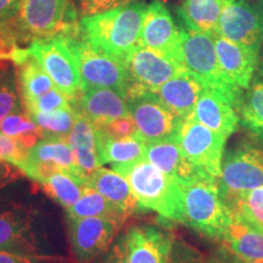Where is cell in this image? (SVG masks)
Returning a JSON list of instances; mask_svg holds the SVG:
<instances>
[{"label": "cell", "mask_w": 263, "mask_h": 263, "mask_svg": "<svg viewBox=\"0 0 263 263\" xmlns=\"http://www.w3.org/2000/svg\"><path fill=\"white\" fill-rule=\"evenodd\" d=\"M0 263H76L72 258L48 254H15L0 251Z\"/></svg>", "instance_id": "40"}, {"label": "cell", "mask_w": 263, "mask_h": 263, "mask_svg": "<svg viewBox=\"0 0 263 263\" xmlns=\"http://www.w3.org/2000/svg\"><path fill=\"white\" fill-rule=\"evenodd\" d=\"M72 0H21L12 27L20 42L39 41L80 31Z\"/></svg>", "instance_id": "5"}, {"label": "cell", "mask_w": 263, "mask_h": 263, "mask_svg": "<svg viewBox=\"0 0 263 263\" xmlns=\"http://www.w3.org/2000/svg\"><path fill=\"white\" fill-rule=\"evenodd\" d=\"M95 129L99 133L111 138H124L139 134L138 133L136 122H134L132 116L116 118V120L111 121V122L104 124L101 127L95 128Z\"/></svg>", "instance_id": "42"}, {"label": "cell", "mask_w": 263, "mask_h": 263, "mask_svg": "<svg viewBox=\"0 0 263 263\" xmlns=\"http://www.w3.org/2000/svg\"><path fill=\"white\" fill-rule=\"evenodd\" d=\"M177 139L184 155L200 172L211 178H219L228 138L190 117L183 121Z\"/></svg>", "instance_id": "9"}, {"label": "cell", "mask_w": 263, "mask_h": 263, "mask_svg": "<svg viewBox=\"0 0 263 263\" xmlns=\"http://www.w3.org/2000/svg\"><path fill=\"white\" fill-rule=\"evenodd\" d=\"M73 108L95 128L116 118L130 116L127 99L111 88H83L73 100Z\"/></svg>", "instance_id": "18"}, {"label": "cell", "mask_w": 263, "mask_h": 263, "mask_svg": "<svg viewBox=\"0 0 263 263\" xmlns=\"http://www.w3.org/2000/svg\"><path fill=\"white\" fill-rule=\"evenodd\" d=\"M66 211H67V218L108 217V218H116L124 222L115 211L112 205L90 185H84L81 199Z\"/></svg>", "instance_id": "34"}, {"label": "cell", "mask_w": 263, "mask_h": 263, "mask_svg": "<svg viewBox=\"0 0 263 263\" xmlns=\"http://www.w3.org/2000/svg\"><path fill=\"white\" fill-rule=\"evenodd\" d=\"M145 160L157 167L179 185L188 184L205 176L184 155L178 139L147 143Z\"/></svg>", "instance_id": "21"}, {"label": "cell", "mask_w": 263, "mask_h": 263, "mask_svg": "<svg viewBox=\"0 0 263 263\" xmlns=\"http://www.w3.org/2000/svg\"><path fill=\"white\" fill-rule=\"evenodd\" d=\"M193 117L227 138L233 136L240 124L238 106L219 91L210 88H205L200 95Z\"/></svg>", "instance_id": "20"}, {"label": "cell", "mask_w": 263, "mask_h": 263, "mask_svg": "<svg viewBox=\"0 0 263 263\" xmlns=\"http://www.w3.org/2000/svg\"><path fill=\"white\" fill-rule=\"evenodd\" d=\"M216 34L259 52L263 44V0H229Z\"/></svg>", "instance_id": "13"}, {"label": "cell", "mask_w": 263, "mask_h": 263, "mask_svg": "<svg viewBox=\"0 0 263 263\" xmlns=\"http://www.w3.org/2000/svg\"><path fill=\"white\" fill-rule=\"evenodd\" d=\"M263 185V149L251 143H241L227 151L218 178L221 195L229 203L250 190Z\"/></svg>", "instance_id": "8"}, {"label": "cell", "mask_w": 263, "mask_h": 263, "mask_svg": "<svg viewBox=\"0 0 263 263\" xmlns=\"http://www.w3.org/2000/svg\"><path fill=\"white\" fill-rule=\"evenodd\" d=\"M146 6L139 2L98 15L83 16L80 21L81 33L97 48L124 61L139 45Z\"/></svg>", "instance_id": "1"}, {"label": "cell", "mask_w": 263, "mask_h": 263, "mask_svg": "<svg viewBox=\"0 0 263 263\" xmlns=\"http://www.w3.org/2000/svg\"><path fill=\"white\" fill-rule=\"evenodd\" d=\"M228 207L234 218L263 233V185L240 194Z\"/></svg>", "instance_id": "33"}, {"label": "cell", "mask_w": 263, "mask_h": 263, "mask_svg": "<svg viewBox=\"0 0 263 263\" xmlns=\"http://www.w3.org/2000/svg\"><path fill=\"white\" fill-rule=\"evenodd\" d=\"M33 212L27 207H0V251L15 254H42L32 229Z\"/></svg>", "instance_id": "16"}, {"label": "cell", "mask_w": 263, "mask_h": 263, "mask_svg": "<svg viewBox=\"0 0 263 263\" xmlns=\"http://www.w3.org/2000/svg\"><path fill=\"white\" fill-rule=\"evenodd\" d=\"M27 50L50 76L58 89L74 100L82 90V78L77 57L68 35L33 41L29 43Z\"/></svg>", "instance_id": "7"}, {"label": "cell", "mask_w": 263, "mask_h": 263, "mask_svg": "<svg viewBox=\"0 0 263 263\" xmlns=\"http://www.w3.org/2000/svg\"><path fill=\"white\" fill-rule=\"evenodd\" d=\"M203 89L205 87L201 82L184 71L167 81L162 87H160L156 94L170 110H172L184 121L193 117L196 104Z\"/></svg>", "instance_id": "25"}, {"label": "cell", "mask_w": 263, "mask_h": 263, "mask_svg": "<svg viewBox=\"0 0 263 263\" xmlns=\"http://www.w3.org/2000/svg\"><path fill=\"white\" fill-rule=\"evenodd\" d=\"M25 110L20 94L17 71L12 62H0V123L9 115Z\"/></svg>", "instance_id": "32"}, {"label": "cell", "mask_w": 263, "mask_h": 263, "mask_svg": "<svg viewBox=\"0 0 263 263\" xmlns=\"http://www.w3.org/2000/svg\"><path fill=\"white\" fill-rule=\"evenodd\" d=\"M98 154L103 166H110L112 171L121 173L127 167L145 159L147 143L139 134L124 138H111L99 133Z\"/></svg>", "instance_id": "24"}, {"label": "cell", "mask_w": 263, "mask_h": 263, "mask_svg": "<svg viewBox=\"0 0 263 263\" xmlns=\"http://www.w3.org/2000/svg\"><path fill=\"white\" fill-rule=\"evenodd\" d=\"M89 185L103 195L112 205L115 211L126 222L140 210H143L138 202L129 182L122 174L101 167L91 177Z\"/></svg>", "instance_id": "23"}, {"label": "cell", "mask_w": 263, "mask_h": 263, "mask_svg": "<svg viewBox=\"0 0 263 263\" xmlns=\"http://www.w3.org/2000/svg\"><path fill=\"white\" fill-rule=\"evenodd\" d=\"M174 238L161 227L132 226L126 232L128 263H168Z\"/></svg>", "instance_id": "17"}, {"label": "cell", "mask_w": 263, "mask_h": 263, "mask_svg": "<svg viewBox=\"0 0 263 263\" xmlns=\"http://www.w3.org/2000/svg\"><path fill=\"white\" fill-rule=\"evenodd\" d=\"M184 199V222L206 238L222 241L234 221L219 192L218 179L201 177L180 185Z\"/></svg>", "instance_id": "2"}, {"label": "cell", "mask_w": 263, "mask_h": 263, "mask_svg": "<svg viewBox=\"0 0 263 263\" xmlns=\"http://www.w3.org/2000/svg\"><path fill=\"white\" fill-rule=\"evenodd\" d=\"M0 133L20 141L29 150L44 138L42 128L26 110L9 115L0 123Z\"/></svg>", "instance_id": "31"}, {"label": "cell", "mask_w": 263, "mask_h": 263, "mask_svg": "<svg viewBox=\"0 0 263 263\" xmlns=\"http://www.w3.org/2000/svg\"><path fill=\"white\" fill-rule=\"evenodd\" d=\"M21 0H0V21L12 26L18 14Z\"/></svg>", "instance_id": "45"}, {"label": "cell", "mask_w": 263, "mask_h": 263, "mask_svg": "<svg viewBox=\"0 0 263 263\" xmlns=\"http://www.w3.org/2000/svg\"><path fill=\"white\" fill-rule=\"evenodd\" d=\"M27 48L21 47V42L10 24L0 21V62H12L17 66L28 57Z\"/></svg>", "instance_id": "36"}, {"label": "cell", "mask_w": 263, "mask_h": 263, "mask_svg": "<svg viewBox=\"0 0 263 263\" xmlns=\"http://www.w3.org/2000/svg\"><path fill=\"white\" fill-rule=\"evenodd\" d=\"M139 2L140 0H77V5L78 12L83 17V16L98 15Z\"/></svg>", "instance_id": "41"}, {"label": "cell", "mask_w": 263, "mask_h": 263, "mask_svg": "<svg viewBox=\"0 0 263 263\" xmlns=\"http://www.w3.org/2000/svg\"><path fill=\"white\" fill-rule=\"evenodd\" d=\"M240 124L252 137L263 141V81L255 80L239 104Z\"/></svg>", "instance_id": "29"}, {"label": "cell", "mask_w": 263, "mask_h": 263, "mask_svg": "<svg viewBox=\"0 0 263 263\" xmlns=\"http://www.w3.org/2000/svg\"><path fill=\"white\" fill-rule=\"evenodd\" d=\"M229 0H183L177 14L183 28L216 34L219 18Z\"/></svg>", "instance_id": "26"}, {"label": "cell", "mask_w": 263, "mask_h": 263, "mask_svg": "<svg viewBox=\"0 0 263 263\" xmlns=\"http://www.w3.org/2000/svg\"><path fill=\"white\" fill-rule=\"evenodd\" d=\"M72 259L93 263L105 254L120 234L124 222L108 217L67 218Z\"/></svg>", "instance_id": "11"}, {"label": "cell", "mask_w": 263, "mask_h": 263, "mask_svg": "<svg viewBox=\"0 0 263 263\" xmlns=\"http://www.w3.org/2000/svg\"><path fill=\"white\" fill-rule=\"evenodd\" d=\"M67 141L73 150L78 176L89 185L91 177L104 166L98 154L97 129L94 124L78 111H76V120Z\"/></svg>", "instance_id": "22"}, {"label": "cell", "mask_w": 263, "mask_h": 263, "mask_svg": "<svg viewBox=\"0 0 263 263\" xmlns=\"http://www.w3.org/2000/svg\"><path fill=\"white\" fill-rule=\"evenodd\" d=\"M72 107H73V100H71L67 95L55 87L54 89L49 90L48 93L38 98L34 103L26 107L25 110L31 115L34 112H52V111Z\"/></svg>", "instance_id": "37"}, {"label": "cell", "mask_w": 263, "mask_h": 263, "mask_svg": "<svg viewBox=\"0 0 263 263\" xmlns=\"http://www.w3.org/2000/svg\"><path fill=\"white\" fill-rule=\"evenodd\" d=\"M93 263H128L126 233L118 234L114 244L105 254L98 257Z\"/></svg>", "instance_id": "43"}, {"label": "cell", "mask_w": 263, "mask_h": 263, "mask_svg": "<svg viewBox=\"0 0 263 263\" xmlns=\"http://www.w3.org/2000/svg\"><path fill=\"white\" fill-rule=\"evenodd\" d=\"M22 172L37 184L43 183L57 172L71 173L82 180L78 176L70 143L60 138L44 137L31 147Z\"/></svg>", "instance_id": "14"}, {"label": "cell", "mask_w": 263, "mask_h": 263, "mask_svg": "<svg viewBox=\"0 0 263 263\" xmlns=\"http://www.w3.org/2000/svg\"><path fill=\"white\" fill-rule=\"evenodd\" d=\"M206 263H244L242 261L232 254L228 249L221 245L216 251H213L211 255L207 256Z\"/></svg>", "instance_id": "46"}, {"label": "cell", "mask_w": 263, "mask_h": 263, "mask_svg": "<svg viewBox=\"0 0 263 263\" xmlns=\"http://www.w3.org/2000/svg\"><path fill=\"white\" fill-rule=\"evenodd\" d=\"M31 117L42 128L44 137L67 140L76 120L74 108H62L52 112H34Z\"/></svg>", "instance_id": "35"}, {"label": "cell", "mask_w": 263, "mask_h": 263, "mask_svg": "<svg viewBox=\"0 0 263 263\" xmlns=\"http://www.w3.org/2000/svg\"><path fill=\"white\" fill-rule=\"evenodd\" d=\"M206 261L207 256L199 249L190 245L185 240L174 238L168 263H206Z\"/></svg>", "instance_id": "39"}, {"label": "cell", "mask_w": 263, "mask_h": 263, "mask_svg": "<svg viewBox=\"0 0 263 263\" xmlns=\"http://www.w3.org/2000/svg\"><path fill=\"white\" fill-rule=\"evenodd\" d=\"M221 244L244 263H263V233L234 218Z\"/></svg>", "instance_id": "27"}, {"label": "cell", "mask_w": 263, "mask_h": 263, "mask_svg": "<svg viewBox=\"0 0 263 263\" xmlns=\"http://www.w3.org/2000/svg\"><path fill=\"white\" fill-rule=\"evenodd\" d=\"M124 64L129 82L127 97L139 91L156 93L167 81L184 72L183 66L177 60L143 45L134 48Z\"/></svg>", "instance_id": "12"}, {"label": "cell", "mask_w": 263, "mask_h": 263, "mask_svg": "<svg viewBox=\"0 0 263 263\" xmlns=\"http://www.w3.org/2000/svg\"><path fill=\"white\" fill-rule=\"evenodd\" d=\"M38 185L54 201L68 210L81 199L84 185L87 184L71 173L57 172Z\"/></svg>", "instance_id": "30"}, {"label": "cell", "mask_w": 263, "mask_h": 263, "mask_svg": "<svg viewBox=\"0 0 263 263\" xmlns=\"http://www.w3.org/2000/svg\"><path fill=\"white\" fill-rule=\"evenodd\" d=\"M25 174L15 164L0 159V190L22 178Z\"/></svg>", "instance_id": "44"}, {"label": "cell", "mask_w": 263, "mask_h": 263, "mask_svg": "<svg viewBox=\"0 0 263 263\" xmlns=\"http://www.w3.org/2000/svg\"><path fill=\"white\" fill-rule=\"evenodd\" d=\"M28 156V149L17 140L0 133V159L24 170Z\"/></svg>", "instance_id": "38"}, {"label": "cell", "mask_w": 263, "mask_h": 263, "mask_svg": "<svg viewBox=\"0 0 263 263\" xmlns=\"http://www.w3.org/2000/svg\"><path fill=\"white\" fill-rule=\"evenodd\" d=\"M127 104L138 133L146 143L178 138L183 120L170 110L156 93L139 91L129 94Z\"/></svg>", "instance_id": "10"}, {"label": "cell", "mask_w": 263, "mask_h": 263, "mask_svg": "<svg viewBox=\"0 0 263 263\" xmlns=\"http://www.w3.org/2000/svg\"><path fill=\"white\" fill-rule=\"evenodd\" d=\"M120 174L128 179L141 209L156 212L170 221L184 222L183 192L176 180L145 159Z\"/></svg>", "instance_id": "3"}, {"label": "cell", "mask_w": 263, "mask_h": 263, "mask_svg": "<svg viewBox=\"0 0 263 263\" xmlns=\"http://www.w3.org/2000/svg\"><path fill=\"white\" fill-rule=\"evenodd\" d=\"M213 39L223 71L240 90L245 91L254 81L259 52L219 34H213Z\"/></svg>", "instance_id": "19"}, {"label": "cell", "mask_w": 263, "mask_h": 263, "mask_svg": "<svg viewBox=\"0 0 263 263\" xmlns=\"http://www.w3.org/2000/svg\"><path fill=\"white\" fill-rule=\"evenodd\" d=\"M139 45L167 55L180 64V28L174 24L170 10L161 0H154L146 6Z\"/></svg>", "instance_id": "15"}, {"label": "cell", "mask_w": 263, "mask_h": 263, "mask_svg": "<svg viewBox=\"0 0 263 263\" xmlns=\"http://www.w3.org/2000/svg\"><path fill=\"white\" fill-rule=\"evenodd\" d=\"M257 78L258 80L263 81V44L261 47V50H259L258 54V62H257Z\"/></svg>", "instance_id": "47"}, {"label": "cell", "mask_w": 263, "mask_h": 263, "mask_svg": "<svg viewBox=\"0 0 263 263\" xmlns=\"http://www.w3.org/2000/svg\"><path fill=\"white\" fill-rule=\"evenodd\" d=\"M20 94L24 107H28L38 98L54 89L57 85L34 58L28 55L24 62L16 66Z\"/></svg>", "instance_id": "28"}, {"label": "cell", "mask_w": 263, "mask_h": 263, "mask_svg": "<svg viewBox=\"0 0 263 263\" xmlns=\"http://www.w3.org/2000/svg\"><path fill=\"white\" fill-rule=\"evenodd\" d=\"M179 61L184 71L201 82L203 87L219 91L239 108L244 91L223 71L212 34L180 28Z\"/></svg>", "instance_id": "4"}, {"label": "cell", "mask_w": 263, "mask_h": 263, "mask_svg": "<svg viewBox=\"0 0 263 263\" xmlns=\"http://www.w3.org/2000/svg\"><path fill=\"white\" fill-rule=\"evenodd\" d=\"M80 65L83 88H111L127 99L129 82L126 64L95 47L83 37L81 29L68 35Z\"/></svg>", "instance_id": "6"}]
</instances>
